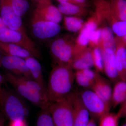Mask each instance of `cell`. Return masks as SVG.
<instances>
[{
    "instance_id": "43",
    "label": "cell",
    "mask_w": 126,
    "mask_h": 126,
    "mask_svg": "<svg viewBox=\"0 0 126 126\" xmlns=\"http://www.w3.org/2000/svg\"><path fill=\"white\" fill-rule=\"evenodd\" d=\"M34 0L36 1L37 3V2H40V1H43L45 0Z\"/></svg>"
},
{
    "instance_id": "13",
    "label": "cell",
    "mask_w": 126,
    "mask_h": 126,
    "mask_svg": "<svg viewBox=\"0 0 126 126\" xmlns=\"http://www.w3.org/2000/svg\"><path fill=\"white\" fill-rule=\"evenodd\" d=\"M70 96L74 110L73 126H87L90 118L89 112L84 106L78 93L72 92Z\"/></svg>"
},
{
    "instance_id": "33",
    "label": "cell",
    "mask_w": 126,
    "mask_h": 126,
    "mask_svg": "<svg viewBox=\"0 0 126 126\" xmlns=\"http://www.w3.org/2000/svg\"><path fill=\"white\" fill-rule=\"evenodd\" d=\"M117 113L119 119L124 118L126 120V97L124 101L121 104L119 111Z\"/></svg>"
},
{
    "instance_id": "40",
    "label": "cell",
    "mask_w": 126,
    "mask_h": 126,
    "mask_svg": "<svg viewBox=\"0 0 126 126\" xmlns=\"http://www.w3.org/2000/svg\"><path fill=\"white\" fill-rule=\"evenodd\" d=\"M4 123V119L2 115L0 113V126H3Z\"/></svg>"
},
{
    "instance_id": "12",
    "label": "cell",
    "mask_w": 126,
    "mask_h": 126,
    "mask_svg": "<svg viewBox=\"0 0 126 126\" xmlns=\"http://www.w3.org/2000/svg\"><path fill=\"white\" fill-rule=\"evenodd\" d=\"M1 65L13 74L32 79L24 59L4 55L1 58Z\"/></svg>"
},
{
    "instance_id": "17",
    "label": "cell",
    "mask_w": 126,
    "mask_h": 126,
    "mask_svg": "<svg viewBox=\"0 0 126 126\" xmlns=\"http://www.w3.org/2000/svg\"><path fill=\"white\" fill-rule=\"evenodd\" d=\"M102 51L103 59L104 72L110 81L115 83L120 80L116 65L115 53H108L103 50Z\"/></svg>"
},
{
    "instance_id": "35",
    "label": "cell",
    "mask_w": 126,
    "mask_h": 126,
    "mask_svg": "<svg viewBox=\"0 0 126 126\" xmlns=\"http://www.w3.org/2000/svg\"><path fill=\"white\" fill-rule=\"evenodd\" d=\"M10 126H27L25 120H16L11 121Z\"/></svg>"
},
{
    "instance_id": "31",
    "label": "cell",
    "mask_w": 126,
    "mask_h": 126,
    "mask_svg": "<svg viewBox=\"0 0 126 126\" xmlns=\"http://www.w3.org/2000/svg\"><path fill=\"white\" fill-rule=\"evenodd\" d=\"M75 80L79 86L91 90L94 83L90 81L83 74L81 70H77L75 73Z\"/></svg>"
},
{
    "instance_id": "15",
    "label": "cell",
    "mask_w": 126,
    "mask_h": 126,
    "mask_svg": "<svg viewBox=\"0 0 126 126\" xmlns=\"http://www.w3.org/2000/svg\"><path fill=\"white\" fill-rule=\"evenodd\" d=\"M116 62L121 80L126 81V45L120 37H115Z\"/></svg>"
},
{
    "instance_id": "25",
    "label": "cell",
    "mask_w": 126,
    "mask_h": 126,
    "mask_svg": "<svg viewBox=\"0 0 126 126\" xmlns=\"http://www.w3.org/2000/svg\"><path fill=\"white\" fill-rule=\"evenodd\" d=\"M63 22L65 29L72 32H80L85 24L81 17L72 16H64Z\"/></svg>"
},
{
    "instance_id": "24",
    "label": "cell",
    "mask_w": 126,
    "mask_h": 126,
    "mask_svg": "<svg viewBox=\"0 0 126 126\" xmlns=\"http://www.w3.org/2000/svg\"><path fill=\"white\" fill-rule=\"evenodd\" d=\"M111 11L121 21H126V0H108Z\"/></svg>"
},
{
    "instance_id": "16",
    "label": "cell",
    "mask_w": 126,
    "mask_h": 126,
    "mask_svg": "<svg viewBox=\"0 0 126 126\" xmlns=\"http://www.w3.org/2000/svg\"><path fill=\"white\" fill-rule=\"evenodd\" d=\"M101 40L99 48L103 51L108 53H114L116 46L114 33L111 28L105 21L102 22Z\"/></svg>"
},
{
    "instance_id": "7",
    "label": "cell",
    "mask_w": 126,
    "mask_h": 126,
    "mask_svg": "<svg viewBox=\"0 0 126 126\" xmlns=\"http://www.w3.org/2000/svg\"><path fill=\"white\" fill-rule=\"evenodd\" d=\"M78 93L90 117L99 120L110 112L111 108L93 90L86 89Z\"/></svg>"
},
{
    "instance_id": "38",
    "label": "cell",
    "mask_w": 126,
    "mask_h": 126,
    "mask_svg": "<svg viewBox=\"0 0 126 126\" xmlns=\"http://www.w3.org/2000/svg\"><path fill=\"white\" fill-rule=\"evenodd\" d=\"M6 27H7V26L5 25L4 23L3 22L1 17L0 16V29Z\"/></svg>"
},
{
    "instance_id": "3",
    "label": "cell",
    "mask_w": 126,
    "mask_h": 126,
    "mask_svg": "<svg viewBox=\"0 0 126 126\" xmlns=\"http://www.w3.org/2000/svg\"><path fill=\"white\" fill-rule=\"evenodd\" d=\"M75 40L72 35H65L52 41L50 50L57 64L70 66L75 57Z\"/></svg>"
},
{
    "instance_id": "36",
    "label": "cell",
    "mask_w": 126,
    "mask_h": 126,
    "mask_svg": "<svg viewBox=\"0 0 126 126\" xmlns=\"http://www.w3.org/2000/svg\"><path fill=\"white\" fill-rule=\"evenodd\" d=\"M96 119L94 118L90 117V120L87 126H97Z\"/></svg>"
},
{
    "instance_id": "4",
    "label": "cell",
    "mask_w": 126,
    "mask_h": 126,
    "mask_svg": "<svg viewBox=\"0 0 126 126\" xmlns=\"http://www.w3.org/2000/svg\"><path fill=\"white\" fill-rule=\"evenodd\" d=\"M70 94L57 101L50 102L49 110L55 126L73 125L74 110Z\"/></svg>"
},
{
    "instance_id": "41",
    "label": "cell",
    "mask_w": 126,
    "mask_h": 126,
    "mask_svg": "<svg viewBox=\"0 0 126 126\" xmlns=\"http://www.w3.org/2000/svg\"><path fill=\"white\" fill-rule=\"evenodd\" d=\"M121 38L122 39V40L123 42L126 45V35H125L124 37Z\"/></svg>"
},
{
    "instance_id": "14",
    "label": "cell",
    "mask_w": 126,
    "mask_h": 126,
    "mask_svg": "<svg viewBox=\"0 0 126 126\" xmlns=\"http://www.w3.org/2000/svg\"><path fill=\"white\" fill-rule=\"evenodd\" d=\"M91 90L111 108L112 89L111 82L101 75L99 72H97L96 79Z\"/></svg>"
},
{
    "instance_id": "6",
    "label": "cell",
    "mask_w": 126,
    "mask_h": 126,
    "mask_svg": "<svg viewBox=\"0 0 126 126\" xmlns=\"http://www.w3.org/2000/svg\"><path fill=\"white\" fill-rule=\"evenodd\" d=\"M0 41L18 45L27 50L35 58H41V53L38 46L28 35H24L19 32L7 27L1 29Z\"/></svg>"
},
{
    "instance_id": "29",
    "label": "cell",
    "mask_w": 126,
    "mask_h": 126,
    "mask_svg": "<svg viewBox=\"0 0 126 126\" xmlns=\"http://www.w3.org/2000/svg\"><path fill=\"white\" fill-rule=\"evenodd\" d=\"M119 119L117 113L110 112L99 119L98 126H118Z\"/></svg>"
},
{
    "instance_id": "26",
    "label": "cell",
    "mask_w": 126,
    "mask_h": 126,
    "mask_svg": "<svg viewBox=\"0 0 126 126\" xmlns=\"http://www.w3.org/2000/svg\"><path fill=\"white\" fill-rule=\"evenodd\" d=\"M92 54L96 71L99 73L104 72L103 56L101 48L99 47L92 48Z\"/></svg>"
},
{
    "instance_id": "18",
    "label": "cell",
    "mask_w": 126,
    "mask_h": 126,
    "mask_svg": "<svg viewBox=\"0 0 126 126\" xmlns=\"http://www.w3.org/2000/svg\"><path fill=\"white\" fill-rule=\"evenodd\" d=\"M69 66L73 70L76 71L91 68L93 67L92 48L88 47L84 52L74 59Z\"/></svg>"
},
{
    "instance_id": "9",
    "label": "cell",
    "mask_w": 126,
    "mask_h": 126,
    "mask_svg": "<svg viewBox=\"0 0 126 126\" xmlns=\"http://www.w3.org/2000/svg\"><path fill=\"white\" fill-rule=\"evenodd\" d=\"M31 25L32 33L37 38L47 39L58 34L61 30L59 24L44 20L32 16Z\"/></svg>"
},
{
    "instance_id": "28",
    "label": "cell",
    "mask_w": 126,
    "mask_h": 126,
    "mask_svg": "<svg viewBox=\"0 0 126 126\" xmlns=\"http://www.w3.org/2000/svg\"><path fill=\"white\" fill-rule=\"evenodd\" d=\"M41 110L37 119L36 126H55L48 107Z\"/></svg>"
},
{
    "instance_id": "42",
    "label": "cell",
    "mask_w": 126,
    "mask_h": 126,
    "mask_svg": "<svg viewBox=\"0 0 126 126\" xmlns=\"http://www.w3.org/2000/svg\"><path fill=\"white\" fill-rule=\"evenodd\" d=\"M2 56H1V55L0 53V67H1V58H2Z\"/></svg>"
},
{
    "instance_id": "22",
    "label": "cell",
    "mask_w": 126,
    "mask_h": 126,
    "mask_svg": "<svg viewBox=\"0 0 126 126\" xmlns=\"http://www.w3.org/2000/svg\"><path fill=\"white\" fill-rule=\"evenodd\" d=\"M126 97V81L119 80L115 83L112 89L111 97V108H116L121 105Z\"/></svg>"
},
{
    "instance_id": "10",
    "label": "cell",
    "mask_w": 126,
    "mask_h": 126,
    "mask_svg": "<svg viewBox=\"0 0 126 126\" xmlns=\"http://www.w3.org/2000/svg\"><path fill=\"white\" fill-rule=\"evenodd\" d=\"M0 15L7 27L27 36L20 16L16 15L12 6L11 0H0Z\"/></svg>"
},
{
    "instance_id": "44",
    "label": "cell",
    "mask_w": 126,
    "mask_h": 126,
    "mask_svg": "<svg viewBox=\"0 0 126 126\" xmlns=\"http://www.w3.org/2000/svg\"><path fill=\"white\" fill-rule=\"evenodd\" d=\"M121 126H126V122L124 123V124H123Z\"/></svg>"
},
{
    "instance_id": "32",
    "label": "cell",
    "mask_w": 126,
    "mask_h": 126,
    "mask_svg": "<svg viewBox=\"0 0 126 126\" xmlns=\"http://www.w3.org/2000/svg\"><path fill=\"white\" fill-rule=\"evenodd\" d=\"M81 70L83 74L90 81L94 83L96 76L97 72L95 70L93 71L90 68L86 69Z\"/></svg>"
},
{
    "instance_id": "27",
    "label": "cell",
    "mask_w": 126,
    "mask_h": 126,
    "mask_svg": "<svg viewBox=\"0 0 126 126\" xmlns=\"http://www.w3.org/2000/svg\"><path fill=\"white\" fill-rule=\"evenodd\" d=\"M11 2L15 13L20 17L24 15L29 8V4L26 0H11Z\"/></svg>"
},
{
    "instance_id": "20",
    "label": "cell",
    "mask_w": 126,
    "mask_h": 126,
    "mask_svg": "<svg viewBox=\"0 0 126 126\" xmlns=\"http://www.w3.org/2000/svg\"><path fill=\"white\" fill-rule=\"evenodd\" d=\"M57 7L61 14L65 15L82 17L88 16L89 13L87 7L69 2L59 3Z\"/></svg>"
},
{
    "instance_id": "23",
    "label": "cell",
    "mask_w": 126,
    "mask_h": 126,
    "mask_svg": "<svg viewBox=\"0 0 126 126\" xmlns=\"http://www.w3.org/2000/svg\"><path fill=\"white\" fill-rule=\"evenodd\" d=\"M90 33L91 32L83 27L79 32L78 36L75 39L74 59L88 48Z\"/></svg>"
},
{
    "instance_id": "8",
    "label": "cell",
    "mask_w": 126,
    "mask_h": 126,
    "mask_svg": "<svg viewBox=\"0 0 126 126\" xmlns=\"http://www.w3.org/2000/svg\"><path fill=\"white\" fill-rule=\"evenodd\" d=\"M95 10L111 28L117 36L122 38L126 35V21L119 20L110 10L108 0H92Z\"/></svg>"
},
{
    "instance_id": "5",
    "label": "cell",
    "mask_w": 126,
    "mask_h": 126,
    "mask_svg": "<svg viewBox=\"0 0 126 126\" xmlns=\"http://www.w3.org/2000/svg\"><path fill=\"white\" fill-rule=\"evenodd\" d=\"M6 81L14 87L21 97L39 107L41 109L48 107L50 102L47 99L34 93L25 83L23 77L9 72L4 75Z\"/></svg>"
},
{
    "instance_id": "11",
    "label": "cell",
    "mask_w": 126,
    "mask_h": 126,
    "mask_svg": "<svg viewBox=\"0 0 126 126\" xmlns=\"http://www.w3.org/2000/svg\"><path fill=\"white\" fill-rule=\"evenodd\" d=\"M32 16L59 24L63 19L62 14L58 7L52 4V0H45L37 2Z\"/></svg>"
},
{
    "instance_id": "39",
    "label": "cell",
    "mask_w": 126,
    "mask_h": 126,
    "mask_svg": "<svg viewBox=\"0 0 126 126\" xmlns=\"http://www.w3.org/2000/svg\"><path fill=\"white\" fill-rule=\"evenodd\" d=\"M6 81L4 76L0 74V84H2Z\"/></svg>"
},
{
    "instance_id": "19",
    "label": "cell",
    "mask_w": 126,
    "mask_h": 126,
    "mask_svg": "<svg viewBox=\"0 0 126 126\" xmlns=\"http://www.w3.org/2000/svg\"><path fill=\"white\" fill-rule=\"evenodd\" d=\"M29 70L32 78L39 84L46 91L47 86L45 84L40 63L34 56H30L25 59Z\"/></svg>"
},
{
    "instance_id": "37",
    "label": "cell",
    "mask_w": 126,
    "mask_h": 126,
    "mask_svg": "<svg viewBox=\"0 0 126 126\" xmlns=\"http://www.w3.org/2000/svg\"><path fill=\"white\" fill-rule=\"evenodd\" d=\"M56 0L58 1L59 2V3H61V2H69V3H72V4H75L78 5L76 2H75L73 0Z\"/></svg>"
},
{
    "instance_id": "1",
    "label": "cell",
    "mask_w": 126,
    "mask_h": 126,
    "mask_svg": "<svg viewBox=\"0 0 126 126\" xmlns=\"http://www.w3.org/2000/svg\"><path fill=\"white\" fill-rule=\"evenodd\" d=\"M75 73L69 65L57 64L50 74L46 88L49 102L66 97L72 92Z\"/></svg>"
},
{
    "instance_id": "34",
    "label": "cell",
    "mask_w": 126,
    "mask_h": 126,
    "mask_svg": "<svg viewBox=\"0 0 126 126\" xmlns=\"http://www.w3.org/2000/svg\"><path fill=\"white\" fill-rule=\"evenodd\" d=\"M79 5L83 7H90L91 2L89 0H73Z\"/></svg>"
},
{
    "instance_id": "21",
    "label": "cell",
    "mask_w": 126,
    "mask_h": 126,
    "mask_svg": "<svg viewBox=\"0 0 126 126\" xmlns=\"http://www.w3.org/2000/svg\"><path fill=\"white\" fill-rule=\"evenodd\" d=\"M0 53L4 55L16 56L24 59L30 56H34L30 52L22 47L11 43L1 41Z\"/></svg>"
},
{
    "instance_id": "2",
    "label": "cell",
    "mask_w": 126,
    "mask_h": 126,
    "mask_svg": "<svg viewBox=\"0 0 126 126\" xmlns=\"http://www.w3.org/2000/svg\"><path fill=\"white\" fill-rule=\"evenodd\" d=\"M16 91L0 84V109L10 120H25L29 113L27 106Z\"/></svg>"
},
{
    "instance_id": "30",
    "label": "cell",
    "mask_w": 126,
    "mask_h": 126,
    "mask_svg": "<svg viewBox=\"0 0 126 126\" xmlns=\"http://www.w3.org/2000/svg\"><path fill=\"white\" fill-rule=\"evenodd\" d=\"M102 29L101 26L90 33L89 40V47L93 48L99 47L101 40Z\"/></svg>"
}]
</instances>
